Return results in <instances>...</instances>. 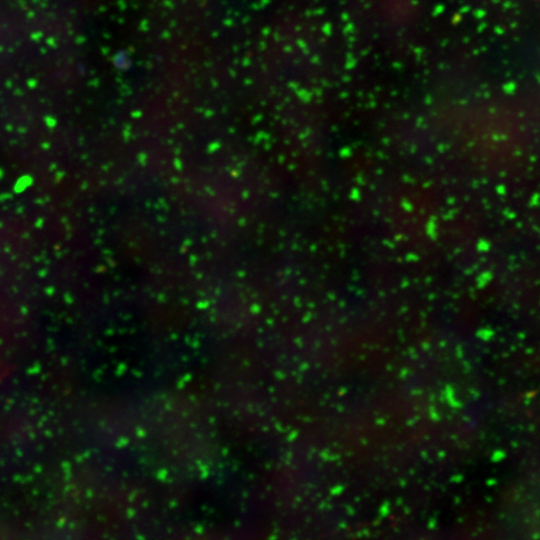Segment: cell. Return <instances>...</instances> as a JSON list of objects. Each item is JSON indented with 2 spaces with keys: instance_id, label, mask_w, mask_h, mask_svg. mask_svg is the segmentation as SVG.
I'll return each mask as SVG.
<instances>
[]
</instances>
